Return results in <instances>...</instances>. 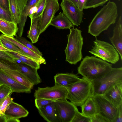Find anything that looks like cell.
<instances>
[{
  "label": "cell",
  "instance_id": "obj_31",
  "mask_svg": "<svg viewBox=\"0 0 122 122\" xmlns=\"http://www.w3.org/2000/svg\"><path fill=\"white\" fill-rule=\"evenodd\" d=\"M10 95L0 101V116H4L5 112L9 105L13 101Z\"/></svg>",
  "mask_w": 122,
  "mask_h": 122
},
{
  "label": "cell",
  "instance_id": "obj_11",
  "mask_svg": "<svg viewBox=\"0 0 122 122\" xmlns=\"http://www.w3.org/2000/svg\"><path fill=\"white\" fill-rule=\"evenodd\" d=\"M60 6L62 12L73 25L78 26L83 22V11L72 3L68 0H62Z\"/></svg>",
  "mask_w": 122,
  "mask_h": 122
},
{
  "label": "cell",
  "instance_id": "obj_43",
  "mask_svg": "<svg viewBox=\"0 0 122 122\" xmlns=\"http://www.w3.org/2000/svg\"><path fill=\"white\" fill-rule=\"evenodd\" d=\"M0 5L5 10L9 11L8 0H0Z\"/></svg>",
  "mask_w": 122,
  "mask_h": 122
},
{
  "label": "cell",
  "instance_id": "obj_38",
  "mask_svg": "<svg viewBox=\"0 0 122 122\" xmlns=\"http://www.w3.org/2000/svg\"><path fill=\"white\" fill-rule=\"evenodd\" d=\"M46 1V0H40L38 2L37 10L34 15L32 18L41 16L45 6Z\"/></svg>",
  "mask_w": 122,
  "mask_h": 122
},
{
  "label": "cell",
  "instance_id": "obj_26",
  "mask_svg": "<svg viewBox=\"0 0 122 122\" xmlns=\"http://www.w3.org/2000/svg\"><path fill=\"white\" fill-rule=\"evenodd\" d=\"M1 36L18 47L26 54L36 59L46 61L45 59L42 56L38 55L27 48L18 41L14 37L8 36L3 34Z\"/></svg>",
  "mask_w": 122,
  "mask_h": 122
},
{
  "label": "cell",
  "instance_id": "obj_39",
  "mask_svg": "<svg viewBox=\"0 0 122 122\" xmlns=\"http://www.w3.org/2000/svg\"><path fill=\"white\" fill-rule=\"evenodd\" d=\"M91 122H110L106 118L99 113L91 118Z\"/></svg>",
  "mask_w": 122,
  "mask_h": 122
},
{
  "label": "cell",
  "instance_id": "obj_28",
  "mask_svg": "<svg viewBox=\"0 0 122 122\" xmlns=\"http://www.w3.org/2000/svg\"><path fill=\"white\" fill-rule=\"evenodd\" d=\"M15 36V38L21 43L38 55L42 56V55L41 52L32 43L22 36L19 37L17 36Z\"/></svg>",
  "mask_w": 122,
  "mask_h": 122
},
{
  "label": "cell",
  "instance_id": "obj_30",
  "mask_svg": "<svg viewBox=\"0 0 122 122\" xmlns=\"http://www.w3.org/2000/svg\"><path fill=\"white\" fill-rule=\"evenodd\" d=\"M109 0H87L84 9L95 8L103 5Z\"/></svg>",
  "mask_w": 122,
  "mask_h": 122
},
{
  "label": "cell",
  "instance_id": "obj_12",
  "mask_svg": "<svg viewBox=\"0 0 122 122\" xmlns=\"http://www.w3.org/2000/svg\"><path fill=\"white\" fill-rule=\"evenodd\" d=\"M29 114L22 106L13 101L8 106L4 115L6 122H20V118L27 117Z\"/></svg>",
  "mask_w": 122,
  "mask_h": 122
},
{
  "label": "cell",
  "instance_id": "obj_4",
  "mask_svg": "<svg viewBox=\"0 0 122 122\" xmlns=\"http://www.w3.org/2000/svg\"><path fill=\"white\" fill-rule=\"evenodd\" d=\"M69 29L70 33L67 35V44L64 50L66 61L72 65H76L83 57V38L80 30L76 28Z\"/></svg>",
  "mask_w": 122,
  "mask_h": 122
},
{
  "label": "cell",
  "instance_id": "obj_17",
  "mask_svg": "<svg viewBox=\"0 0 122 122\" xmlns=\"http://www.w3.org/2000/svg\"><path fill=\"white\" fill-rule=\"evenodd\" d=\"M28 0H8L9 10L15 21L19 23L23 11Z\"/></svg>",
  "mask_w": 122,
  "mask_h": 122
},
{
  "label": "cell",
  "instance_id": "obj_25",
  "mask_svg": "<svg viewBox=\"0 0 122 122\" xmlns=\"http://www.w3.org/2000/svg\"><path fill=\"white\" fill-rule=\"evenodd\" d=\"M81 113L85 116L90 118L99 113L96 104L92 97L88 99L81 107Z\"/></svg>",
  "mask_w": 122,
  "mask_h": 122
},
{
  "label": "cell",
  "instance_id": "obj_40",
  "mask_svg": "<svg viewBox=\"0 0 122 122\" xmlns=\"http://www.w3.org/2000/svg\"><path fill=\"white\" fill-rule=\"evenodd\" d=\"M114 122H122V104L117 107V110Z\"/></svg>",
  "mask_w": 122,
  "mask_h": 122
},
{
  "label": "cell",
  "instance_id": "obj_35",
  "mask_svg": "<svg viewBox=\"0 0 122 122\" xmlns=\"http://www.w3.org/2000/svg\"><path fill=\"white\" fill-rule=\"evenodd\" d=\"M71 122H91V119L80 112L77 109Z\"/></svg>",
  "mask_w": 122,
  "mask_h": 122
},
{
  "label": "cell",
  "instance_id": "obj_21",
  "mask_svg": "<svg viewBox=\"0 0 122 122\" xmlns=\"http://www.w3.org/2000/svg\"><path fill=\"white\" fill-rule=\"evenodd\" d=\"M41 16L31 19L30 29L27 37L31 41L32 43H36L38 41L40 34Z\"/></svg>",
  "mask_w": 122,
  "mask_h": 122
},
{
  "label": "cell",
  "instance_id": "obj_10",
  "mask_svg": "<svg viewBox=\"0 0 122 122\" xmlns=\"http://www.w3.org/2000/svg\"><path fill=\"white\" fill-rule=\"evenodd\" d=\"M59 8L58 0H46L45 7L41 16L40 34L50 25L51 22Z\"/></svg>",
  "mask_w": 122,
  "mask_h": 122
},
{
  "label": "cell",
  "instance_id": "obj_8",
  "mask_svg": "<svg viewBox=\"0 0 122 122\" xmlns=\"http://www.w3.org/2000/svg\"><path fill=\"white\" fill-rule=\"evenodd\" d=\"M55 106L59 122H71L78 109L67 100H56Z\"/></svg>",
  "mask_w": 122,
  "mask_h": 122
},
{
  "label": "cell",
  "instance_id": "obj_45",
  "mask_svg": "<svg viewBox=\"0 0 122 122\" xmlns=\"http://www.w3.org/2000/svg\"><path fill=\"white\" fill-rule=\"evenodd\" d=\"M0 122H6V118L4 116H0Z\"/></svg>",
  "mask_w": 122,
  "mask_h": 122
},
{
  "label": "cell",
  "instance_id": "obj_42",
  "mask_svg": "<svg viewBox=\"0 0 122 122\" xmlns=\"http://www.w3.org/2000/svg\"><path fill=\"white\" fill-rule=\"evenodd\" d=\"M87 0H78L77 7L81 10L83 11Z\"/></svg>",
  "mask_w": 122,
  "mask_h": 122
},
{
  "label": "cell",
  "instance_id": "obj_19",
  "mask_svg": "<svg viewBox=\"0 0 122 122\" xmlns=\"http://www.w3.org/2000/svg\"><path fill=\"white\" fill-rule=\"evenodd\" d=\"M54 78L55 83L66 87L81 79L76 75L69 73L57 74L54 76Z\"/></svg>",
  "mask_w": 122,
  "mask_h": 122
},
{
  "label": "cell",
  "instance_id": "obj_5",
  "mask_svg": "<svg viewBox=\"0 0 122 122\" xmlns=\"http://www.w3.org/2000/svg\"><path fill=\"white\" fill-rule=\"evenodd\" d=\"M91 81L93 88V96L103 95L112 85L122 81V68H112L108 71Z\"/></svg>",
  "mask_w": 122,
  "mask_h": 122
},
{
  "label": "cell",
  "instance_id": "obj_16",
  "mask_svg": "<svg viewBox=\"0 0 122 122\" xmlns=\"http://www.w3.org/2000/svg\"><path fill=\"white\" fill-rule=\"evenodd\" d=\"M112 36L110 40L116 50L118 52L122 60V19L121 16L119 18L114 28Z\"/></svg>",
  "mask_w": 122,
  "mask_h": 122
},
{
  "label": "cell",
  "instance_id": "obj_7",
  "mask_svg": "<svg viewBox=\"0 0 122 122\" xmlns=\"http://www.w3.org/2000/svg\"><path fill=\"white\" fill-rule=\"evenodd\" d=\"M67 88L55 83L53 86L42 88L38 87L35 91V98H44L52 100H67Z\"/></svg>",
  "mask_w": 122,
  "mask_h": 122
},
{
  "label": "cell",
  "instance_id": "obj_33",
  "mask_svg": "<svg viewBox=\"0 0 122 122\" xmlns=\"http://www.w3.org/2000/svg\"><path fill=\"white\" fill-rule=\"evenodd\" d=\"M13 92L11 89L4 84L0 85V101L2 100Z\"/></svg>",
  "mask_w": 122,
  "mask_h": 122
},
{
  "label": "cell",
  "instance_id": "obj_20",
  "mask_svg": "<svg viewBox=\"0 0 122 122\" xmlns=\"http://www.w3.org/2000/svg\"><path fill=\"white\" fill-rule=\"evenodd\" d=\"M10 52L16 59L20 60L21 62L37 70L40 68V64H46V61L36 59L25 53H21L15 51Z\"/></svg>",
  "mask_w": 122,
  "mask_h": 122
},
{
  "label": "cell",
  "instance_id": "obj_24",
  "mask_svg": "<svg viewBox=\"0 0 122 122\" xmlns=\"http://www.w3.org/2000/svg\"><path fill=\"white\" fill-rule=\"evenodd\" d=\"M18 31L17 24L0 18V32L8 36H16Z\"/></svg>",
  "mask_w": 122,
  "mask_h": 122
},
{
  "label": "cell",
  "instance_id": "obj_3",
  "mask_svg": "<svg viewBox=\"0 0 122 122\" xmlns=\"http://www.w3.org/2000/svg\"><path fill=\"white\" fill-rule=\"evenodd\" d=\"M66 88L68 90L67 99L77 107H81L93 96V88L91 81L84 77Z\"/></svg>",
  "mask_w": 122,
  "mask_h": 122
},
{
  "label": "cell",
  "instance_id": "obj_6",
  "mask_svg": "<svg viewBox=\"0 0 122 122\" xmlns=\"http://www.w3.org/2000/svg\"><path fill=\"white\" fill-rule=\"evenodd\" d=\"M89 52L95 56L112 64L116 63L119 60V55L113 46L97 39L94 41L93 46Z\"/></svg>",
  "mask_w": 122,
  "mask_h": 122
},
{
  "label": "cell",
  "instance_id": "obj_14",
  "mask_svg": "<svg viewBox=\"0 0 122 122\" xmlns=\"http://www.w3.org/2000/svg\"><path fill=\"white\" fill-rule=\"evenodd\" d=\"M5 84L11 89L13 92L30 93L31 89L19 83L0 69V85Z\"/></svg>",
  "mask_w": 122,
  "mask_h": 122
},
{
  "label": "cell",
  "instance_id": "obj_18",
  "mask_svg": "<svg viewBox=\"0 0 122 122\" xmlns=\"http://www.w3.org/2000/svg\"><path fill=\"white\" fill-rule=\"evenodd\" d=\"M55 101L38 109L40 115L47 122H59Z\"/></svg>",
  "mask_w": 122,
  "mask_h": 122
},
{
  "label": "cell",
  "instance_id": "obj_36",
  "mask_svg": "<svg viewBox=\"0 0 122 122\" xmlns=\"http://www.w3.org/2000/svg\"><path fill=\"white\" fill-rule=\"evenodd\" d=\"M55 101L44 98H35V106L38 109Z\"/></svg>",
  "mask_w": 122,
  "mask_h": 122
},
{
  "label": "cell",
  "instance_id": "obj_46",
  "mask_svg": "<svg viewBox=\"0 0 122 122\" xmlns=\"http://www.w3.org/2000/svg\"><path fill=\"white\" fill-rule=\"evenodd\" d=\"M77 7V5L78 0H68Z\"/></svg>",
  "mask_w": 122,
  "mask_h": 122
},
{
  "label": "cell",
  "instance_id": "obj_22",
  "mask_svg": "<svg viewBox=\"0 0 122 122\" xmlns=\"http://www.w3.org/2000/svg\"><path fill=\"white\" fill-rule=\"evenodd\" d=\"M2 70L19 83L31 90L33 88L34 85L23 74L17 70Z\"/></svg>",
  "mask_w": 122,
  "mask_h": 122
},
{
  "label": "cell",
  "instance_id": "obj_2",
  "mask_svg": "<svg viewBox=\"0 0 122 122\" xmlns=\"http://www.w3.org/2000/svg\"><path fill=\"white\" fill-rule=\"evenodd\" d=\"M112 66L111 64L95 57L86 56L78 67V72L91 81L109 71Z\"/></svg>",
  "mask_w": 122,
  "mask_h": 122
},
{
  "label": "cell",
  "instance_id": "obj_15",
  "mask_svg": "<svg viewBox=\"0 0 122 122\" xmlns=\"http://www.w3.org/2000/svg\"><path fill=\"white\" fill-rule=\"evenodd\" d=\"M16 69L23 74L34 85L42 82L38 73L37 70L22 62H15Z\"/></svg>",
  "mask_w": 122,
  "mask_h": 122
},
{
  "label": "cell",
  "instance_id": "obj_27",
  "mask_svg": "<svg viewBox=\"0 0 122 122\" xmlns=\"http://www.w3.org/2000/svg\"><path fill=\"white\" fill-rule=\"evenodd\" d=\"M40 0H28L26 5L23 11L20 22L18 25V36L21 37L22 35L25 24L30 8L35 5Z\"/></svg>",
  "mask_w": 122,
  "mask_h": 122
},
{
  "label": "cell",
  "instance_id": "obj_44",
  "mask_svg": "<svg viewBox=\"0 0 122 122\" xmlns=\"http://www.w3.org/2000/svg\"><path fill=\"white\" fill-rule=\"evenodd\" d=\"M0 51H5L8 52H13V51L9 49L2 45L0 44Z\"/></svg>",
  "mask_w": 122,
  "mask_h": 122
},
{
  "label": "cell",
  "instance_id": "obj_37",
  "mask_svg": "<svg viewBox=\"0 0 122 122\" xmlns=\"http://www.w3.org/2000/svg\"><path fill=\"white\" fill-rule=\"evenodd\" d=\"M0 69L2 70L16 69L15 63L0 60Z\"/></svg>",
  "mask_w": 122,
  "mask_h": 122
},
{
  "label": "cell",
  "instance_id": "obj_23",
  "mask_svg": "<svg viewBox=\"0 0 122 122\" xmlns=\"http://www.w3.org/2000/svg\"><path fill=\"white\" fill-rule=\"evenodd\" d=\"M51 25L59 29H69L73 27V25L63 12H60L54 16L50 23Z\"/></svg>",
  "mask_w": 122,
  "mask_h": 122
},
{
  "label": "cell",
  "instance_id": "obj_32",
  "mask_svg": "<svg viewBox=\"0 0 122 122\" xmlns=\"http://www.w3.org/2000/svg\"><path fill=\"white\" fill-rule=\"evenodd\" d=\"M0 18L8 21L15 22L10 11L5 10L0 5Z\"/></svg>",
  "mask_w": 122,
  "mask_h": 122
},
{
  "label": "cell",
  "instance_id": "obj_1",
  "mask_svg": "<svg viewBox=\"0 0 122 122\" xmlns=\"http://www.w3.org/2000/svg\"><path fill=\"white\" fill-rule=\"evenodd\" d=\"M118 16L117 6L109 1L97 13L88 27V32L95 37L115 23Z\"/></svg>",
  "mask_w": 122,
  "mask_h": 122
},
{
  "label": "cell",
  "instance_id": "obj_41",
  "mask_svg": "<svg viewBox=\"0 0 122 122\" xmlns=\"http://www.w3.org/2000/svg\"><path fill=\"white\" fill-rule=\"evenodd\" d=\"M38 2L30 9L28 16L30 18V19L32 18L34 15L37 11L38 8Z\"/></svg>",
  "mask_w": 122,
  "mask_h": 122
},
{
  "label": "cell",
  "instance_id": "obj_29",
  "mask_svg": "<svg viewBox=\"0 0 122 122\" xmlns=\"http://www.w3.org/2000/svg\"><path fill=\"white\" fill-rule=\"evenodd\" d=\"M0 44L5 47L14 51L24 53L18 47L1 35H0Z\"/></svg>",
  "mask_w": 122,
  "mask_h": 122
},
{
  "label": "cell",
  "instance_id": "obj_9",
  "mask_svg": "<svg viewBox=\"0 0 122 122\" xmlns=\"http://www.w3.org/2000/svg\"><path fill=\"white\" fill-rule=\"evenodd\" d=\"M92 97L96 104L99 113L106 118L110 122H114L117 107L102 95H96Z\"/></svg>",
  "mask_w": 122,
  "mask_h": 122
},
{
  "label": "cell",
  "instance_id": "obj_13",
  "mask_svg": "<svg viewBox=\"0 0 122 122\" xmlns=\"http://www.w3.org/2000/svg\"><path fill=\"white\" fill-rule=\"evenodd\" d=\"M102 95L117 107L122 104V81L112 85Z\"/></svg>",
  "mask_w": 122,
  "mask_h": 122
},
{
  "label": "cell",
  "instance_id": "obj_34",
  "mask_svg": "<svg viewBox=\"0 0 122 122\" xmlns=\"http://www.w3.org/2000/svg\"><path fill=\"white\" fill-rule=\"evenodd\" d=\"M0 60L13 63L17 61V60L10 52L1 51H0Z\"/></svg>",
  "mask_w": 122,
  "mask_h": 122
}]
</instances>
